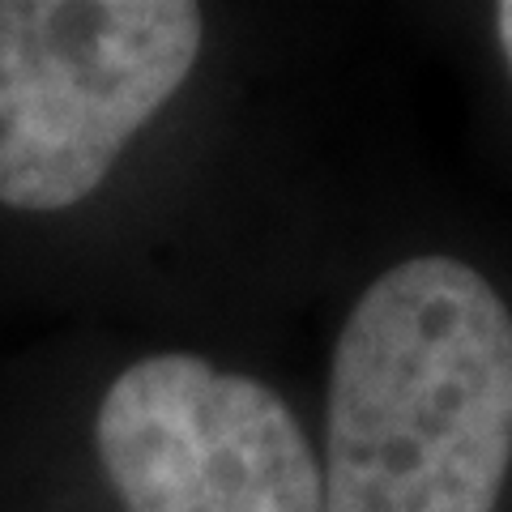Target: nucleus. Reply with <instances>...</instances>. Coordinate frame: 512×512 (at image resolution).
<instances>
[{
	"instance_id": "nucleus-1",
	"label": "nucleus",
	"mask_w": 512,
	"mask_h": 512,
	"mask_svg": "<svg viewBox=\"0 0 512 512\" xmlns=\"http://www.w3.org/2000/svg\"><path fill=\"white\" fill-rule=\"evenodd\" d=\"M325 512H495L512 474V312L474 265L406 256L333 346Z\"/></svg>"
},
{
	"instance_id": "nucleus-2",
	"label": "nucleus",
	"mask_w": 512,
	"mask_h": 512,
	"mask_svg": "<svg viewBox=\"0 0 512 512\" xmlns=\"http://www.w3.org/2000/svg\"><path fill=\"white\" fill-rule=\"evenodd\" d=\"M201 43L192 0H0V205L86 201Z\"/></svg>"
},
{
	"instance_id": "nucleus-3",
	"label": "nucleus",
	"mask_w": 512,
	"mask_h": 512,
	"mask_svg": "<svg viewBox=\"0 0 512 512\" xmlns=\"http://www.w3.org/2000/svg\"><path fill=\"white\" fill-rule=\"evenodd\" d=\"M94 440L128 512H325V474L291 406L197 355L124 367Z\"/></svg>"
},
{
	"instance_id": "nucleus-4",
	"label": "nucleus",
	"mask_w": 512,
	"mask_h": 512,
	"mask_svg": "<svg viewBox=\"0 0 512 512\" xmlns=\"http://www.w3.org/2000/svg\"><path fill=\"white\" fill-rule=\"evenodd\" d=\"M495 39H500V52H504V64L512 73V0L495 5Z\"/></svg>"
}]
</instances>
